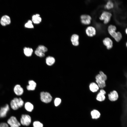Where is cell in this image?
<instances>
[{"label":"cell","mask_w":127,"mask_h":127,"mask_svg":"<svg viewBox=\"0 0 127 127\" xmlns=\"http://www.w3.org/2000/svg\"><path fill=\"white\" fill-rule=\"evenodd\" d=\"M108 30L109 34L116 41L118 42L121 40L122 36L121 33L119 32H116V27L111 25L108 27Z\"/></svg>","instance_id":"obj_1"},{"label":"cell","mask_w":127,"mask_h":127,"mask_svg":"<svg viewBox=\"0 0 127 127\" xmlns=\"http://www.w3.org/2000/svg\"><path fill=\"white\" fill-rule=\"evenodd\" d=\"M24 102L20 98H14L10 102L11 108L14 110H16L19 108L22 107L24 104Z\"/></svg>","instance_id":"obj_2"},{"label":"cell","mask_w":127,"mask_h":127,"mask_svg":"<svg viewBox=\"0 0 127 127\" xmlns=\"http://www.w3.org/2000/svg\"><path fill=\"white\" fill-rule=\"evenodd\" d=\"M41 101L45 103H48L52 101V97L50 94L47 92H42L40 94Z\"/></svg>","instance_id":"obj_3"},{"label":"cell","mask_w":127,"mask_h":127,"mask_svg":"<svg viewBox=\"0 0 127 127\" xmlns=\"http://www.w3.org/2000/svg\"><path fill=\"white\" fill-rule=\"evenodd\" d=\"M31 122V117L27 114H23L20 119V124L24 126H28L30 124Z\"/></svg>","instance_id":"obj_4"},{"label":"cell","mask_w":127,"mask_h":127,"mask_svg":"<svg viewBox=\"0 0 127 127\" xmlns=\"http://www.w3.org/2000/svg\"><path fill=\"white\" fill-rule=\"evenodd\" d=\"M7 124L10 127H20L21 124L15 116H12L9 118L7 121Z\"/></svg>","instance_id":"obj_5"},{"label":"cell","mask_w":127,"mask_h":127,"mask_svg":"<svg viewBox=\"0 0 127 127\" xmlns=\"http://www.w3.org/2000/svg\"><path fill=\"white\" fill-rule=\"evenodd\" d=\"M95 79L96 83L99 88H103L106 87L105 81L103 79L99 74L96 75Z\"/></svg>","instance_id":"obj_6"},{"label":"cell","mask_w":127,"mask_h":127,"mask_svg":"<svg viewBox=\"0 0 127 127\" xmlns=\"http://www.w3.org/2000/svg\"><path fill=\"white\" fill-rule=\"evenodd\" d=\"M111 16L112 15L110 13L104 12L102 14L99 19L101 20H104V24H107L110 20Z\"/></svg>","instance_id":"obj_7"},{"label":"cell","mask_w":127,"mask_h":127,"mask_svg":"<svg viewBox=\"0 0 127 127\" xmlns=\"http://www.w3.org/2000/svg\"><path fill=\"white\" fill-rule=\"evenodd\" d=\"M9 110V106L7 104L1 107L0 109V117L3 118L5 117Z\"/></svg>","instance_id":"obj_8"},{"label":"cell","mask_w":127,"mask_h":127,"mask_svg":"<svg viewBox=\"0 0 127 127\" xmlns=\"http://www.w3.org/2000/svg\"><path fill=\"white\" fill-rule=\"evenodd\" d=\"M11 22L10 17L7 15H4L1 17L0 23L3 26H5L9 24Z\"/></svg>","instance_id":"obj_9"},{"label":"cell","mask_w":127,"mask_h":127,"mask_svg":"<svg viewBox=\"0 0 127 127\" xmlns=\"http://www.w3.org/2000/svg\"><path fill=\"white\" fill-rule=\"evenodd\" d=\"M13 91L15 94L18 96L21 95L24 92L23 88L19 84H16L15 86Z\"/></svg>","instance_id":"obj_10"},{"label":"cell","mask_w":127,"mask_h":127,"mask_svg":"<svg viewBox=\"0 0 127 127\" xmlns=\"http://www.w3.org/2000/svg\"><path fill=\"white\" fill-rule=\"evenodd\" d=\"M109 99L112 101L117 100L119 97V95L117 92L115 90H113L110 92L108 95Z\"/></svg>","instance_id":"obj_11"},{"label":"cell","mask_w":127,"mask_h":127,"mask_svg":"<svg viewBox=\"0 0 127 127\" xmlns=\"http://www.w3.org/2000/svg\"><path fill=\"white\" fill-rule=\"evenodd\" d=\"M82 23L85 24H89L91 23V18L89 15H83L81 16Z\"/></svg>","instance_id":"obj_12"},{"label":"cell","mask_w":127,"mask_h":127,"mask_svg":"<svg viewBox=\"0 0 127 127\" xmlns=\"http://www.w3.org/2000/svg\"><path fill=\"white\" fill-rule=\"evenodd\" d=\"M104 44L106 46L108 49H111L113 46V42L112 40L109 38H105L103 40Z\"/></svg>","instance_id":"obj_13"},{"label":"cell","mask_w":127,"mask_h":127,"mask_svg":"<svg viewBox=\"0 0 127 127\" xmlns=\"http://www.w3.org/2000/svg\"><path fill=\"white\" fill-rule=\"evenodd\" d=\"M87 35L89 37H92L96 34V30L95 28L92 26L87 27L86 30Z\"/></svg>","instance_id":"obj_14"},{"label":"cell","mask_w":127,"mask_h":127,"mask_svg":"<svg viewBox=\"0 0 127 127\" xmlns=\"http://www.w3.org/2000/svg\"><path fill=\"white\" fill-rule=\"evenodd\" d=\"M79 36L76 34H73L71 37V41L72 44L75 46H78L79 44Z\"/></svg>","instance_id":"obj_15"},{"label":"cell","mask_w":127,"mask_h":127,"mask_svg":"<svg viewBox=\"0 0 127 127\" xmlns=\"http://www.w3.org/2000/svg\"><path fill=\"white\" fill-rule=\"evenodd\" d=\"M89 87L90 91L93 92H96L99 88L97 84L94 82L90 83L89 85Z\"/></svg>","instance_id":"obj_16"},{"label":"cell","mask_w":127,"mask_h":127,"mask_svg":"<svg viewBox=\"0 0 127 127\" xmlns=\"http://www.w3.org/2000/svg\"><path fill=\"white\" fill-rule=\"evenodd\" d=\"M29 85L27 86V89L29 91H33L35 90L36 84L33 80H31L28 82Z\"/></svg>","instance_id":"obj_17"},{"label":"cell","mask_w":127,"mask_h":127,"mask_svg":"<svg viewBox=\"0 0 127 127\" xmlns=\"http://www.w3.org/2000/svg\"><path fill=\"white\" fill-rule=\"evenodd\" d=\"M32 21L33 23L36 24H38L41 22L42 19L39 14L33 15L32 16Z\"/></svg>","instance_id":"obj_18"},{"label":"cell","mask_w":127,"mask_h":127,"mask_svg":"<svg viewBox=\"0 0 127 127\" xmlns=\"http://www.w3.org/2000/svg\"><path fill=\"white\" fill-rule=\"evenodd\" d=\"M24 52L26 56L30 57L31 56L32 54L33 50L31 48L25 47L24 49Z\"/></svg>","instance_id":"obj_19"},{"label":"cell","mask_w":127,"mask_h":127,"mask_svg":"<svg viewBox=\"0 0 127 127\" xmlns=\"http://www.w3.org/2000/svg\"><path fill=\"white\" fill-rule=\"evenodd\" d=\"M24 106L25 109L27 111L29 112L32 111L34 108L33 105L31 103L29 102L25 103Z\"/></svg>","instance_id":"obj_20"},{"label":"cell","mask_w":127,"mask_h":127,"mask_svg":"<svg viewBox=\"0 0 127 127\" xmlns=\"http://www.w3.org/2000/svg\"><path fill=\"white\" fill-rule=\"evenodd\" d=\"M55 62L54 58L52 56H49L46 58L47 64L49 66H51L54 64Z\"/></svg>","instance_id":"obj_21"},{"label":"cell","mask_w":127,"mask_h":127,"mask_svg":"<svg viewBox=\"0 0 127 127\" xmlns=\"http://www.w3.org/2000/svg\"><path fill=\"white\" fill-rule=\"evenodd\" d=\"M91 114L93 119H97L100 116V112L96 110H94L91 112Z\"/></svg>","instance_id":"obj_22"},{"label":"cell","mask_w":127,"mask_h":127,"mask_svg":"<svg viewBox=\"0 0 127 127\" xmlns=\"http://www.w3.org/2000/svg\"><path fill=\"white\" fill-rule=\"evenodd\" d=\"M36 50L44 53L48 51V49L46 47L42 45H39Z\"/></svg>","instance_id":"obj_23"},{"label":"cell","mask_w":127,"mask_h":127,"mask_svg":"<svg viewBox=\"0 0 127 127\" xmlns=\"http://www.w3.org/2000/svg\"><path fill=\"white\" fill-rule=\"evenodd\" d=\"M105 95H103L99 92L97 95L96 99L100 101H102L105 100Z\"/></svg>","instance_id":"obj_24"},{"label":"cell","mask_w":127,"mask_h":127,"mask_svg":"<svg viewBox=\"0 0 127 127\" xmlns=\"http://www.w3.org/2000/svg\"><path fill=\"white\" fill-rule=\"evenodd\" d=\"M25 27L28 28H34L32 21L30 20H28L27 22L25 24Z\"/></svg>","instance_id":"obj_25"},{"label":"cell","mask_w":127,"mask_h":127,"mask_svg":"<svg viewBox=\"0 0 127 127\" xmlns=\"http://www.w3.org/2000/svg\"><path fill=\"white\" fill-rule=\"evenodd\" d=\"M33 127H43V124L39 121H34L33 123Z\"/></svg>","instance_id":"obj_26"},{"label":"cell","mask_w":127,"mask_h":127,"mask_svg":"<svg viewBox=\"0 0 127 127\" xmlns=\"http://www.w3.org/2000/svg\"><path fill=\"white\" fill-rule=\"evenodd\" d=\"M99 73L103 79L106 81L107 79V77L106 75L101 71H100Z\"/></svg>","instance_id":"obj_27"},{"label":"cell","mask_w":127,"mask_h":127,"mask_svg":"<svg viewBox=\"0 0 127 127\" xmlns=\"http://www.w3.org/2000/svg\"><path fill=\"white\" fill-rule=\"evenodd\" d=\"M114 4L113 3L110 1H109L105 5L106 8L108 9H109L113 7Z\"/></svg>","instance_id":"obj_28"},{"label":"cell","mask_w":127,"mask_h":127,"mask_svg":"<svg viewBox=\"0 0 127 127\" xmlns=\"http://www.w3.org/2000/svg\"><path fill=\"white\" fill-rule=\"evenodd\" d=\"M35 53L37 56L40 57H43L45 56L44 53L40 52L36 50L35 51Z\"/></svg>","instance_id":"obj_29"},{"label":"cell","mask_w":127,"mask_h":127,"mask_svg":"<svg viewBox=\"0 0 127 127\" xmlns=\"http://www.w3.org/2000/svg\"><path fill=\"white\" fill-rule=\"evenodd\" d=\"M61 99L59 98H56L54 100V104L55 106H57L61 103Z\"/></svg>","instance_id":"obj_30"},{"label":"cell","mask_w":127,"mask_h":127,"mask_svg":"<svg viewBox=\"0 0 127 127\" xmlns=\"http://www.w3.org/2000/svg\"><path fill=\"white\" fill-rule=\"evenodd\" d=\"M0 127H9V126L7 123H0Z\"/></svg>","instance_id":"obj_31"},{"label":"cell","mask_w":127,"mask_h":127,"mask_svg":"<svg viewBox=\"0 0 127 127\" xmlns=\"http://www.w3.org/2000/svg\"><path fill=\"white\" fill-rule=\"evenodd\" d=\"M99 92L102 94L105 95L106 94V92L103 89H101L100 90Z\"/></svg>","instance_id":"obj_32"},{"label":"cell","mask_w":127,"mask_h":127,"mask_svg":"<svg viewBox=\"0 0 127 127\" xmlns=\"http://www.w3.org/2000/svg\"><path fill=\"white\" fill-rule=\"evenodd\" d=\"M127 28H126V31H125L126 32V34H127Z\"/></svg>","instance_id":"obj_33"},{"label":"cell","mask_w":127,"mask_h":127,"mask_svg":"<svg viewBox=\"0 0 127 127\" xmlns=\"http://www.w3.org/2000/svg\"><path fill=\"white\" fill-rule=\"evenodd\" d=\"M126 46L127 47V43L126 42Z\"/></svg>","instance_id":"obj_34"}]
</instances>
